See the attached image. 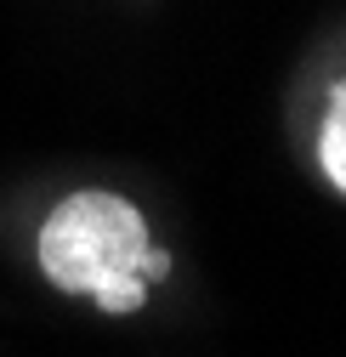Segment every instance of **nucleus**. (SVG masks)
Here are the masks:
<instances>
[{
	"label": "nucleus",
	"mask_w": 346,
	"mask_h": 357,
	"mask_svg": "<svg viewBox=\"0 0 346 357\" xmlns=\"http://www.w3.org/2000/svg\"><path fill=\"white\" fill-rule=\"evenodd\" d=\"M148 215L114 188H74L40 221V273L63 295H85L103 312H137L148 301Z\"/></svg>",
	"instance_id": "obj_1"
},
{
	"label": "nucleus",
	"mask_w": 346,
	"mask_h": 357,
	"mask_svg": "<svg viewBox=\"0 0 346 357\" xmlns=\"http://www.w3.org/2000/svg\"><path fill=\"white\" fill-rule=\"evenodd\" d=\"M318 165L346 193V79L329 91V108H324V125H318Z\"/></svg>",
	"instance_id": "obj_2"
}]
</instances>
